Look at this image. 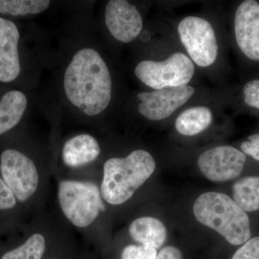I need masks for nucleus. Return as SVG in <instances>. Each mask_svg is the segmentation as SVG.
<instances>
[{"mask_svg": "<svg viewBox=\"0 0 259 259\" xmlns=\"http://www.w3.org/2000/svg\"><path fill=\"white\" fill-rule=\"evenodd\" d=\"M233 199L245 212L259 210V177H245L234 182Z\"/></svg>", "mask_w": 259, "mask_h": 259, "instance_id": "obj_17", "label": "nucleus"}, {"mask_svg": "<svg viewBox=\"0 0 259 259\" xmlns=\"http://www.w3.org/2000/svg\"><path fill=\"white\" fill-rule=\"evenodd\" d=\"M241 151L259 161V134L251 135L241 145Z\"/></svg>", "mask_w": 259, "mask_h": 259, "instance_id": "obj_24", "label": "nucleus"}, {"mask_svg": "<svg viewBox=\"0 0 259 259\" xmlns=\"http://www.w3.org/2000/svg\"><path fill=\"white\" fill-rule=\"evenodd\" d=\"M231 259H259V236L245 242L233 253Z\"/></svg>", "mask_w": 259, "mask_h": 259, "instance_id": "obj_21", "label": "nucleus"}, {"mask_svg": "<svg viewBox=\"0 0 259 259\" xmlns=\"http://www.w3.org/2000/svg\"><path fill=\"white\" fill-rule=\"evenodd\" d=\"M61 52L59 92L67 110L85 120H98L108 112L115 83L110 65L90 35H77Z\"/></svg>", "mask_w": 259, "mask_h": 259, "instance_id": "obj_1", "label": "nucleus"}, {"mask_svg": "<svg viewBox=\"0 0 259 259\" xmlns=\"http://www.w3.org/2000/svg\"><path fill=\"white\" fill-rule=\"evenodd\" d=\"M20 31L11 20L0 18V81L10 83L21 72L19 40Z\"/></svg>", "mask_w": 259, "mask_h": 259, "instance_id": "obj_12", "label": "nucleus"}, {"mask_svg": "<svg viewBox=\"0 0 259 259\" xmlns=\"http://www.w3.org/2000/svg\"><path fill=\"white\" fill-rule=\"evenodd\" d=\"M156 259H185V254L177 245H165L158 251Z\"/></svg>", "mask_w": 259, "mask_h": 259, "instance_id": "obj_25", "label": "nucleus"}, {"mask_svg": "<svg viewBox=\"0 0 259 259\" xmlns=\"http://www.w3.org/2000/svg\"><path fill=\"white\" fill-rule=\"evenodd\" d=\"M212 120V112L209 107H192L187 109L177 117L175 128L182 136H197L208 128Z\"/></svg>", "mask_w": 259, "mask_h": 259, "instance_id": "obj_16", "label": "nucleus"}, {"mask_svg": "<svg viewBox=\"0 0 259 259\" xmlns=\"http://www.w3.org/2000/svg\"><path fill=\"white\" fill-rule=\"evenodd\" d=\"M16 203V197L3 179L0 178V210L13 208Z\"/></svg>", "mask_w": 259, "mask_h": 259, "instance_id": "obj_23", "label": "nucleus"}, {"mask_svg": "<svg viewBox=\"0 0 259 259\" xmlns=\"http://www.w3.org/2000/svg\"><path fill=\"white\" fill-rule=\"evenodd\" d=\"M51 5L49 0H0V13L13 16L40 14Z\"/></svg>", "mask_w": 259, "mask_h": 259, "instance_id": "obj_18", "label": "nucleus"}, {"mask_svg": "<svg viewBox=\"0 0 259 259\" xmlns=\"http://www.w3.org/2000/svg\"><path fill=\"white\" fill-rule=\"evenodd\" d=\"M178 33L194 64L204 68L215 62L219 47L215 32L208 20L197 16L185 17L179 23Z\"/></svg>", "mask_w": 259, "mask_h": 259, "instance_id": "obj_6", "label": "nucleus"}, {"mask_svg": "<svg viewBox=\"0 0 259 259\" xmlns=\"http://www.w3.org/2000/svg\"><path fill=\"white\" fill-rule=\"evenodd\" d=\"M195 66L183 53L171 54L163 61L144 60L136 65L138 79L154 90L188 85L193 78Z\"/></svg>", "mask_w": 259, "mask_h": 259, "instance_id": "obj_5", "label": "nucleus"}, {"mask_svg": "<svg viewBox=\"0 0 259 259\" xmlns=\"http://www.w3.org/2000/svg\"><path fill=\"white\" fill-rule=\"evenodd\" d=\"M58 198L64 215L79 228L93 224L105 209L100 188L92 182L61 181Z\"/></svg>", "mask_w": 259, "mask_h": 259, "instance_id": "obj_4", "label": "nucleus"}, {"mask_svg": "<svg viewBox=\"0 0 259 259\" xmlns=\"http://www.w3.org/2000/svg\"><path fill=\"white\" fill-rule=\"evenodd\" d=\"M151 153L144 149L131 151L125 157H112L105 161L101 184L102 198L111 205L128 201L156 171Z\"/></svg>", "mask_w": 259, "mask_h": 259, "instance_id": "obj_3", "label": "nucleus"}, {"mask_svg": "<svg viewBox=\"0 0 259 259\" xmlns=\"http://www.w3.org/2000/svg\"><path fill=\"white\" fill-rule=\"evenodd\" d=\"M26 95L20 90H11L0 100V135L18 125L28 107Z\"/></svg>", "mask_w": 259, "mask_h": 259, "instance_id": "obj_15", "label": "nucleus"}, {"mask_svg": "<svg viewBox=\"0 0 259 259\" xmlns=\"http://www.w3.org/2000/svg\"><path fill=\"white\" fill-rule=\"evenodd\" d=\"M246 156L231 146H219L201 153L197 164L204 178L214 183L234 180L241 176Z\"/></svg>", "mask_w": 259, "mask_h": 259, "instance_id": "obj_8", "label": "nucleus"}, {"mask_svg": "<svg viewBox=\"0 0 259 259\" xmlns=\"http://www.w3.org/2000/svg\"><path fill=\"white\" fill-rule=\"evenodd\" d=\"M244 102L247 105L259 110V79L245 83L243 89Z\"/></svg>", "mask_w": 259, "mask_h": 259, "instance_id": "obj_22", "label": "nucleus"}, {"mask_svg": "<svg viewBox=\"0 0 259 259\" xmlns=\"http://www.w3.org/2000/svg\"><path fill=\"white\" fill-rule=\"evenodd\" d=\"M105 23L117 41H134L144 28L142 15L134 5L125 0H110L105 8Z\"/></svg>", "mask_w": 259, "mask_h": 259, "instance_id": "obj_10", "label": "nucleus"}, {"mask_svg": "<svg viewBox=\"0 0 259 259\" xmlns=\"http://www.w3.org/2000/svg\"><path fill=\"white\" fill-rule=\"evenodd\" d=\"M158 253V250L148 245L129 244L121 251L120 259H156Z\"/></svg>", "mask_w": 259, "mask_h": 259, "instance_id": "obj_20", "label": "nucleus"}, {"mask_svg": "<svg viewBox=\"0 0 259 259\" xmlns=\"http://www.w3.org/2000/svg\"><path fill=\"white\" fill-rule=\"evenodd\" d=\"M237 44L250 60L259 61V4L246 0L238 6L235 15Z\"/></svg>", "mask_w": 259, "mask_h": 259, "instance_id": "obj_11", "label": "nucleus"}, {"mask_svg": "<svg viewBox=\"0 0 259 259\" xmlns=\"http://www.w3.org/2000/svg\"><path fill=\"white\" fill-rule=\"evenodd\" d=\"M46 245L45 237L35 233L20 246L5 253L2 259H41Z\"/></svg>", "mask_w": 259, "mask_h": 259, "instance_id": "obj_19", "label": "nucleus"}, {"mask_svg": "<svg viewBox=\"0 0 259 259\" xmlns=\"http://www.w3.org/2000/svg\"><path fill=\"white\" fill-rule=\"evenodd\" d=\"M131 238L136 243L153 247L159 251L166 245L168 230L157 218L144 216L136 218L128 227Z\"/></svg>", "mask_w": 259, "mask_h": 259, "instance_id": "obj_14", "label": "nucleus"}, {"mask_svg": "<svg viewBox=\"0 0 259 259\" xmlns=\"http://www.w3.org/2000/svg\"><path fill=\"white\" fill-rule=\"evenodd\" d=\"M101 148L92 135H76L65 142L62 148V160L66 166L78 168L98 158Z\"/></svg>", "mask_w": 259, "mask_h": 259, "instance_id": "obj_13", "label": "nucleus"}, {"mask_svg": "<svg viewBox=\"0 0 259 259\" xmlns=\"http://www.w3.org/2000/svg\"><path fill=\"white\" fill-rule=\"evenodd\" d=\"M0 171L5 183L20 202L36 192L39 174L33 161L18 150L6 149L0 157Z\"/></svg>", "mask_w": 259, "mask_h": 259, "instance_id": "obj_7", "label": "nucleus"}, {"mask_svg": "<svg viewBox=\"0 0 259 259\" xmlns=\"http://www.w3.org/2000/svg\"><path fill=\"white\" fill-rule=\"evenodd\" d=\"M194 93L195 89L190 85L141 92L137 95L138 111L148 120H163L185 105Z\"/></svg>", "mask_w": 259, "mask_h": 259, "instance_id": "obj_9", "label": "nucleus"}, {"mask_svg": "<svg viewBox=\"0 0 259 259\" xmlns=\"http://www.w3.org/2000/svg\"><path fill=\"white\" fill-rule=\"evenodd\" d=\"M192 213L196 221L232 245H241L251 238L248 214L230 196L209 191L194 200Z\"/></svg>", "mask_w": 259, "mask_h": 259, "instance_id": "obj_2", "label": "nucleus"}]
</instances>
